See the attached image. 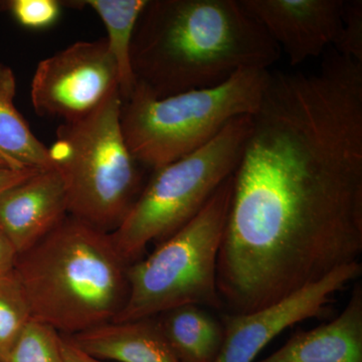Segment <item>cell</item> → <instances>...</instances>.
<instances>
[{
	"instance_id": "obj_2",
	"label": "cell",
	"mask_w": 362,
	"mask_h": 362,
	"mask_svg": "<svg viewBox=\"0 0 362 362\" xmlns=\"http://www.w3.org/2000/svg\"><path fill=\"white\" fill-rule=\"evenodd\" d=\"M281 49L240 0H148L136 25V84L165 98L269 70Z\"/></svg>"
},
{
	"instance_id": "obj_14",
	"label": "cell",
	"mask_w": 362,
	"mask_h": 362,
	"mask_svg": "<svg viewBox=\"0 0 362 362\" xmlns=\"http://www.w3.org/2000/svg\"><path fill=\"white\" fill-rule=\"evenodd\" d=\"M13 71L0 63V169L44 170L54 168L49 147L40 141L14 105Z\"/></svg>"
},
{
	"instance_id": "obj_4",
	"label": "cell",
	"mask_w": 362,
	"mask_h": 362,
	"mask_svg": "<svg viewBox=\"0 0 362 362\" xmlns=\"http://www.w3.org/2000/svg\"><path fill=\"white\" fill-rule=\"evenodd\" d=\"M270 74L243 70L223 84L165 98L152 96L136 84L121 108L131 153L156 170L202 148L235 119L257 113Z\"/></svg>"
},
{
	"instance_id": "obj_7",
	"label": "cell",
	"mask_w": 362,
	"mask_h": 362,
	"mask_svg": "<svg viewBox=\"0 0 362 362\" xmlns=\"http://www.w3.org/2000/svg\"><path fill=\"white\" fill-rule=\"evenodd\" d=\"M252 128L240 117L204 147L153 170L122 223L111 233L117 251L132 264L151 243L160 244L206 206L235 173Z\"/></svg>"
},
{
	"instance_id": "obj_11",
	"label": "cell",
	"mask_w": 362,
	"mask_h": 362,
	"mask_svg": "<svg viewBox=\"0 0 362 362\" xmlns=\"http://www.w3.org/2000/svg\"><path fill=\"white\" fill-rule=\"evenodd\" d=\"M69 214L65 183L54 168L37 171L0 195V228L18 255L47 237Z\"/></svg>"
},
{
	"instance_id": "obj_17",
	"label": "cell",
	"mask_w": 362,
	"mask_h": 362,
	"mask_svg": "<svg viewBox=\"0 0 362 362\" xmlns=\"http://www.w3.org/2000/svg\"><path fill=\"white\" fill-rule=\"evenodd\" d=\"M32 319L30 304L14 272L0 276V362H6Z\"/></svg>"
},
{
	"instance_id": "obj_18",
	"label": "cell",
	"mask_w": 362,
	"mask_h": 362,
	"mask_svg": "<svg viewBox=\"0 0 362 362\" xmlns=\"http://www.w3.org/2000/svg\"><path fill=\"white\" fill-rule=\"evenodd\" d=\"M63 335L32 319L14 343L6 362H65L62 349Z\"/></svg>"
},
{
	"instance_id": "obj_12",
	"label": "cell",
	"mask_w": 362,
	"mask_h": 362,
	"mask_svg": "<svg viewBox=\"0 0 362 362\" xmlns=\"http://www.w3.org/2000/svg\"><path fill=\"white\" fill-rule=\"evenodd\" d=\"M259 362H362V286L330 322L302 331Z\"/></svg>"
},
{
	"instance_id": "obj_20",
	"label": "cell",
	"mask_w": 362,
	"mask_h": 362,
	"mask_svg": "<svg viewBox=\"0 0 362 362\" xmlns=\"http://www.w3.org/2000/svg\"><path fill=\"white\" fill-rule=\"evenodd\" d=\"M6 6L23 28L45 30L59 21L63 2L57 0H11L6 2Z\"/></svg>"
},
{
	"instance_id": "obj_13",
	"label": "cell",
	"mask_w": 362,
	"mask_h": 362,
	"mask_svg": "<svg viewBox=\"0 0 362 362\" xmlns=\"http://www.w3.org/2000/svg\"><path fill=\"white\" fill-rule=\"evenodd\" d=\"M66 337L82 351L104 361L180 362L156 317L109 322Z\"/></svg>"
},
{
	"instance_id": "obj_23",
	"label": "cell",
	"mask_w": 362,
	"mask_h": 362,
	"mask_svg": "<svg viewBox=\"0 0 362 362\" xmlns=\"http://www.w3.org/2000/svg\"><path fill=\"white\" fill-rule=\"evenodd\" d=\"M40 170L13 171L0 169V195Z\"/></svg>"
},
{
	"instance_id": "obj_1",
	"label": "cell",
	"mask_w": 362,
	"mask_h": 362,
	"mask_svg": "<svg viewBox=\"0 0 362 362\" xmlns=\"http://www.w3.org/2000/svg\"><path fill=\"white\" fill-rule=\"evenodd\" d=\"M221 252L263 284L302 287L362 254V63L271 73L239 164Z\"/></svg>"
},
{
	"instance_id": "obj_15",
	"label": "cell",
	"mask_w": 362,
	"mask_h": 362,
	"mask_svg": "<svg viewBox=\"0 0 362 362\" xmlns=\"http://www.w3.org/2000/svg\"><path fill=\"white\" fill-rule=\"evenodd\" d=\"M180 362H214L223 346V326L204 307L183 305L156 316Z\"/></svg>"
},
{
	"instance_id": "obj_5",
	"label": "cell",
	"mask_w": 362,
	"mask_h": 362,
	"mask_svg": "<svg viewBox=\"0 0 362 362\" xmlns=\"http://www.w3.org/2000/svg\"><path fill=\"white\" fill-rule=\"evenodd\" d=\"M122 103L116 90L89 115L62 124L49 148L65 183L70 216L110 233L144 187L141 164L121 127Z\"/></svg>"
},
{
	"instance_id": "obj_21",
	"label": "cell",
	"mask_w": 362,
	"mask_h": 362,
	"mask_svg": "<svg viewBox=\"0 0 362 362\" xmlns=\"http://www.w3.org/2000/svg\"><path fill=\"white\" fill-rule=\"evenodd\" d=\"M18 257L13 243L0 228V276L6 275L14 270Z\"/></svg>"
},
{
	"instance_id": "obj_19",
	"label": "cell",
	"mask_w": 362,
	"mask_h": 362,
	"mask_svg": "<svg viewBox=\"0 0 362 362\" xmlns=\"http://www.w3.org/2000/svg\"><path fill=\"white\" fill-rule=\"evenodd\" d=\"M333 45L338 54L362 63L361 0H344L341 25Z\"/></svg>"
},
{
	"instance_id": "obj_6",
	"label": "cell",
	"mask_w": 362,
	"mask_h": 362,
	"mask_svg": "<svg viewBox=\"0 0 362 362\" xmlns=\"http://www.w3.org/2000/svg\"><path fill=\"white\" fill-rule=\"evenodd\" d=\"M233 175L192 221L147 258L128 266L127 300L112 322L150 318L183 305L223 308L216 272L232 204Z\"/></svg>"
},
{
	"instance_id": "obj_8",
	"label": "cell",
	"mask_w": 362,
	"mask_h": 362,
	"mask_svg": "<svg viewBox=\"0 0 362 362\" xmlns=\"http://www.w3.org/2000/svg\"><path fill=\"white\" fill-rule=\"evenodd\" d=\"M119 90V71L107 40L74 42L40 62L30 85L37 115L80 120Z\"/></svg>"
},
{
	"instance_id": "obj_16",
	"label": "cell",
	"mask_w": 362,
	"mask_h": 362,
	"mask_svg": "<svg viewBox=\"0 0 362 362\" xmlns=\"http://www.w3.org/2000/svg\"><path fill=\"white\" fill-rule=\"evenodd\" d=\"M148 0H85L71 1L73 6H89L103 21L112 56L119 71L122 102L132 95L136 80L131 66V47L136 25Z\"/></svg>"
},
{
	"instance_id": "obj_9",
	"label": "cell",
	"mask_w": 362,
	"mask_h": 362,
	"mask_svg": "<svg viewBox=\"0 0 362 362\" xmlns=\"http://www.w3.org/2000/svg\"><path fill=\"white\" fill-rule=\"evenodd\" d=\"M362 265L350 264L277 303L250 313L223 317V342L214 362H252L279 334L325 311L335 293L361 277Z\"/></svg>"
},
{
	"instance_id": "obj_22",
	"label": "cell",
	"mask_w": 362,
	"mask_h": 362,
	"mask_svg": "<svg viewBox=\"0 0 362 362\" xmlns=\"http://www.w3.org/2000/svg\"><path fill=\"white\" fill-rule=\"evenodd\" d=\"M62 349H63L64 361L65 362H109L95 358L82 351L65 335H63V339H62Z\"/></svg>"
},
{
	"instance_id": "obj_3",
	"label": "cell",
	"mask_w": 362,
	"mask_h": 362,
	"mask_svg": "<svg viewBox=\"0 0 362 362\" xmlns=\"http://www.w3.org/2000/svg\"><path fill=\"white\" fill-rule=\"evenodd\" d=\"M128 266L110 233L69 214L18 255L13 272L33 318L71 337L115 320L127 300Z\"/></svg>"
},
{
	"instance_id": "obj_10",
	"label": "cell",
	"mask_w": 362,
	"mask_h": 362,
	"mask_svg": "<svg viewBox=\"0 0 362 362\" xmlns=\"http://www.w3.org/2000/svg\"><path fill=\"white\" fill-rule=\"evenodd\" d=\"M245 9L284 49L290 65L321 56L334 44L344 0H240Z\"/></svg>"
}]
</instances>
